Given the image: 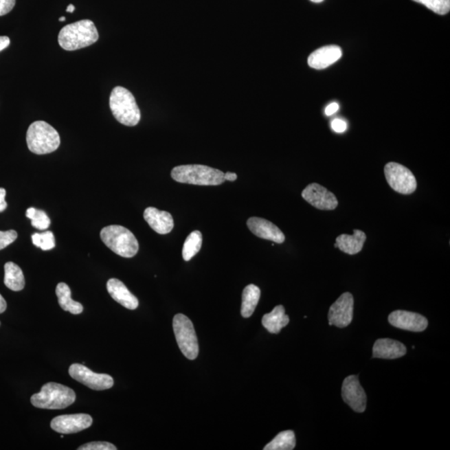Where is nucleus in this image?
<instances>
[{"instance_id": "20", "label": "nucleus", "mask_w": 450, "mask_h": 450, "mask_svg": "<svg viewBox=\"0 0 450 450\" xmlns=\"http://www.w3.org/2000/svg\"><path fill=\"white\" fill-rule=\"evenodd\" d=\"M366 234L362 230L355 229L352 236L349 234H340L336 238L335 247L339 248L342 252L350 256L357 254L361 251L363 244L366 241Z\"/></svg>"}, {"instance_id": "23", "label": "nucleus", "mask_w": 450, "mask_h": 450, "mask_svg": "<svg viewBox=\"0 0 450 450\" xmlns=\"http://www.w3.org/2000/svg\"><path fill=\"white\" fill-rule=\"evenodd\" d=\"M260 289L254 284H249L243 291L241 315L249 318L254 314L260 299Z\"/></svg>"}, {"instance_id": "27", "label": "nucleus", "mask_w": 450, "mask_h": 450, "mask_svg": "<svg viewBox=\"0 0 450 450\" xmlns=\"http://www.w3.org/2000/svg\"><path fill=\"white\" fill-rule=\"evenodd\" d=\"M26 217L31 220V225L35 229L45 230L50 225V218L44 210L30 208L26 211Z\"/></svg>"}, {"instance_id": "17", "label": "nucleus", "mask_w": 450, "mask_h": 450, "mask_svg": "<svg viewBox=\"0 0 450 450\" xmlns=\"http://www.w3.org/2000/svg\"><path fill=\"white\" fill-rule=\"evenodd\" d=\"M144 220L156 233L167 234L174 229L175 223L172 215L166 211L148 207L144 212Z\"/></svg>"}, {"instance_id": "5", "label": "nucleus", "mask_w": 450, "mask_h": 450, "mask_svg": "<svg viewBox=\"0 0 450 450\" xmlns=\"http://www.w3.org/2000/svg\"><path fill=\"white\" fill-rule=\"evenodd\" d=\"M29 150L36 155L50 154L60 147V137L54 127L45 121L30 124L26 135Z\"/></svg>"}, {"instance_id": "31", "label": "nucleus", "mask_w": 450, "mask_h": 450, "mask_svg": "<svg viewBox=\"0 0 450 450\" xmlns=\"http://www.w3.org/2000/svg\"><path fill=\"white\" fill-rule=\"evenodd\" d=\"M17 238L18 234L15 230L0 231V250L8 247Z\"/></svg>"}, {"instance_id": "22", "label": "nucleus", "mask_w": 450, "mask_h": 450, "mask_svg": "<svg viewBox=\"0 0 450 450\" xmlns=\"http://www.w3.org/2000/svg\"><path fill=\"white\" fill-rule=\"evenodd\" d=\"M56 295L62 310L80 315L84 311L83 305L71 298V291L65 283H60L56 287Z\"/></svg>"}, {"instance_id": "40", "label": "nucleus", "mask_w": 450, "mask_h": 450, "mask_svg": "<svg viewBox=\"0 0 450 450\" xmlns=\"http://www.w3.org/2000/svg\"><path fill=\"white\" fill-rule=\"evenodd\" d=\"M311 1L314 2V3H321V2H323L324 0H311Z\"/></svg>"}, {"instance_id": "16", "label": "nucleus", "mask_w": 450, "mask_h": 450, "mask_svg": "<svg viewBox=\"0 0 450 450\" xmlns=\"http://www.w3.org/2000/svg\"><path fill=\"white\" fill-rule=\"evenodd\" d=\"M342 57V49L337 45L322 47L313 52L308 58V64L315 69H324L335 64Z\"/></svg>"}, {"instance_id": "25", "label": "nucleus", "mask_w": 450, "mask_h": 450, "mask_svg": "<svg viewBox=\"0 0 450 450\" xmlns=\"http://www.w3.org/2000/svg\"><path fill=\"white\" fill-rule=\"evenodd\" d=\"M296 440L292 430H286L278 434L271 442L265 446V450H292L295 449Z\"/></svg>"}, {"instance_id": "8", "label": "nucleus", "mask_w": 450, "mask_h": 450, "mask_svg": "<svg viewBox=\"0 0 450 450\" xmlns=\"http://www.w3.org/2000/svg\"><path fill=\"white\" fill-rule=\"evenodd\" d=\"M385 175L390 186L401 194H411L417 189V181L408 168L390 162L385 167Z\"/></svg>"}, {"instance_id": "11", "label": "nucleus", "mask_w": 450, "mask_h": 450, "mask_svg": "<svg viewBox=\"0 0 450 450\" xmlns=\"http://www.w3.org/2000/svg\"><path fill=\"white\" fill-rule=\"evenodd\" d=\"M302 197L305 201L320 210H334L339 205L337 198L332 192L316 183L305 188Z\"/></svg>"}, {"instance_id": "24", "label": "nucleus", "mask_w": 450, "mask_h": 450, "mask_svg": "<svg viewBox=\"0 0 450 450\" xmlns=\"http://www.w3.org/2000/svg\"><path fill=\"white\" fill-rule=\"evenodd\" d=\"M5 284L13 291H21L25 286L22 269L13 262H8L5 265Z\"/></svg>"}, {"instance_id": "1", "label": "nucleus", "mask_w": 450, "mask_h": 450, "mask_svg": "<svg viewBox=\"0 0 450 450\" xmlns=\"http://www.w3.org/2000/svg\"><path fill=\"white\" fill-rule=\"evenodd\" d=\"M99 40V33L93 21L89 19L70 23L58 34V44L67 51L85 48Z\"/></svg>"}, {"instance_id": "29", "label": "nucleus", "mask_w": 450, "mask_h": 450, "mask_svg": "<svg viewBox=\"0 0 450 450\" xmlns=\"http://www.w3.org/2000/svg\"><path fill=\"white\" fill-rule=\"evenodd\" d=\"M427 7L438 14H447L450 10V0H413Z\"/></svg>"}, {"instance_id": "21", "label": "nucleus", "mask_w": 450, "mask_h": 450, "mask_svg": "<svg viewBox=\"0 0 450 450\" xmlns=\"http://www.w3.org/2000/svg\"><path fill=\"white\" fill-rule=\"evenodd\" d=\"M289 323V316L285 315L284 308L282 305H278L262 319L264 327L271 334H278L282 328L288 326Z\"/></svg>"}, {"instance_id": "6", "label": "nucleus", "mask_w": 450, "mask_h": 450, "mask_svg": "<svg viewBox=\"0 0 450 450\" xmlns=\"http://www.w3.org/2000/svg\"><path fill=\"white\" fill-rule=\"evenodd\" d=\"M104 244L113 253L124 258H132L139 251V242L135 234L125 227L109 225L104 227L100 232Z\"/></svg>"}, {"instance_id": "28", "label": "nucleus", "mask_w": 450, "mask_h": 450, "mask_svg": "<svg viewBox=\"0 0 450 450\" xmlns=\"http://www.w3.org/2000/svg\"><path fill=\"white\" fill-rule=\"evenodd\" d=\"M31 238H32L33 244L36 247L44 250V251L56 247V238H54V234L51 231H46V232L41 234L35 233L32 234Z\"/></svg>"}, {"instance_id": "35", "label": "nucleus", "mask_w": 450, "mask_h": 450, "mask_svg": "<svg viewBox=\"0 0 450 450\" xmlns=\"http://www.w3.org/2000/svg\"><path fill=\"white\" fill-rule=\"evenodd\" d=\"M339 105L337 103H331L326 109V115L330 116L339 111Z\"/></svg>"}, {"instance_id": "41", "label": "nucleus", "mask_w": 450, "mask_h": 450, "mask_svg": "<svg viewBox=\"0 0 450 450\" xmlns=\"http://www.w3.org/2000/svg\"><path fill=\"white\" fill-rule=\"evenodd\" d=\"M65 19H66L65 17L63 16V17L60 18V19H58V21H65Z\"/></svg>"}, {"instance_id": "2", "label": "nucleus", "mask_w": 450, "mask_h": 450, "mask_svg": "<svg viewBox=\"0 0 450 450\" xmlns=\"http://www.w3.org/2000/svg\"><path fill=\"white\" fill-rule=\"evenodd\" d=\"M171 176L175 181L195 185L216 186L225 181L224 172L201 164L175 167Z\"/></svg>"}, {"instance_id": "37", "label": "nucleus", "mask_w": 450, "mask_h": 450, "mask_svg": "<svg viewBox=\"0 0 450 450\" xmlns=\"http://www.w3.org/2000/svg\"><path fill=\"white\" fill-rule=\"evenodd\" d=\"M225 180H228V181H236V180L238 179V176L236 174L234 173H231V172H227L226 174H225Z\"/></svg>"}, {"instance_id": "14", "label": "nucleus", "mask_w": 450, "mask_h": 450, "mask_svg": "<svg viewBox=\"0 0 450 450\" xmlns=\"http://www.w3.org/2000/svg\"><path fill=\"white\" fill-rule=\"evenodd\" d=\"M389 322L395 328L412 332H422L428 327V320L425 317L416 313L405 311L391 313Z\"/></svg>"}, {"instance_id": "4", "label": "nucleus", "mask_w": 450, "mask_h": 450, "mask_svg": "<svg viewBox=\"0 0 450 450\" xmlns=\"http://www.w3.org/2000/svg\"><path fill=\"white\" fill-rule=\"evenodd\" d=\"M109 107L113 117L120 124L131 127L139 124L140 111L130 90L120 86L113 89L109 97Z\"/></svg>"}, {"instance_id": "33", "label": "nucleus", "mask_w": 450, "mask_h": 450, "mask_svg": "<svg viewBox=\"0 0 450 450\" xmlns=\"http://www.w3.org/2000/svg\"><path fill=\"white\" fill-rule=\"evenodd\" d=\"M331 127L336 133H344L347 130V123L342 120L335 119L332 121Z\"/></svg>"}, {"instance_id": "7", "label": "nucleus", "mask_w": 450, "mask_h": 450, "mask_svg": "<svg viewBox=\"0 0 450 450\" xmlns=\"http://www.w3.org/2000/svg\"><path fill=\"white\" fill-rule=\"evenodd\" d=\"M173 327L176 340L183 355L190 360L196 359L199 343L193 323L187 316L178 314L174 317Z\"/></svg>"}, {"instance_id": "39", "label": "nucleus", "mask_w": 450, "mask_h": 450, "mask_svg": "<svg viewBox=\"0 0 450 450\" xmlns=\"http://www.w3.org/2000/svg\"><path fill=\"white\" fill-rule=\"evenodd\" d=\"M74 10H76V7H74L72 3H70V5L67 7V10H66V12H68V13H73Z\"/></svg>"}, {"instance_id": "30", "label": "nucleus", "mask_w": 450, "mask_h": 450, "mask_svg": "<svg viewBox=\"0 0 450 450\" xmlns=\"http://www.w3.org/2000/svg\"><path fill=\"white\" fill-rule=\"evenodd\" d=\"M79 450H116L117 448L113 444L104 441L90 442L80 446Z\"/></svg>"}, {"instance_id": "10", "label": "nucleus", "mask_w": 450, "mask_h": 450, "mask_svg": "<svg viewBox=\"0 0 450 450\" xmlns=\"http://www.w3.org/2000/svg\"><path fill=\"white\" fill-rule=\"evenodd\" d=\"M354 297L350 293H344L331 305L328 311V324L338 328L349 326L354 315Z\"/></svg>"}, {"instance_id": "3", "label": "nucleus", "mask_w": 450, "mask_h": 450, "mask_svg": "<svg viewBox=\"0 0 450 450\" xmlns=\"http://www.w3.org/2000/svg\"><path fill=\"white\" fill-rule=\"evenodd\" d=\"M76 392L69 387L58 383H47L40 393L31 397V404L38 409H63L74 404Z\"/></svg>"}, {"instance_id": "32", "label": "nucleus", "mask_w": 450, "mask_h": 450, "mask_svg": "<svg viewBox=\"0 0 450 450\" xmlns=\"http://www.w3.org/2000/svg\"><path fill=\"white\" fill-rule=\"evenodd\" d=\"M16 0H0V16L9 14L14 9Z\"/></svg>"}, {"instance_id": "13", "label": "nucleus", "mask_w": 450, "mask_h": 450, "mask_svg": "<svg viewBox=\"0 0 450 450\" xmlns=\"http://www.w3.org/2000/svg\"><path fill=\"white\" fill-rule=\"evenodd\" d=\"M92 424L93 418L89 414H65L53 418L50 427L57 433L69 434L83 431Z\"/></svg>"}, {"instance_id": "34", "label": "nucleus", "mask_w": 450, "mask_h": 450, "mask_svg": "<svg viewBox=\"0 0 450 450\" xmlns=\"http://www.w3.org/2000/svg\"><path fill=\"white\" fill-rule=\"evenodd\" d=\"M6 190L0 188V212H3L7 208V203L5 201Z\"/></svg>"}, {"instance_id": "12", "label": "nucleus", "mask_w": 450, "mask_h": 450, "mask_svg": "<svg viewBox=\"0 0 450 450\" xmlns=\"http://www.w3.org/2000/svg\"><path fill=\"white\" fill-rule=\"evenodd\" d=\"M342 398L355 412H365L367 396L365 390L360 385L357 375H350L344 379L342 385Z\"/></svg>"}, {"instance_id": "19", "label": "nucleus", "mask_w": 450, "mask_h": 450, "mask_svg": "<svg viewBox=\"0 0 450 450\" xmlns=\"http://www.w3.org/2000/svg\"><path fill=\"white\" fill-rule=\"evenodd\" d=\"M405 344L390 339H378L373 347V358L394 359L406 355Z\"/></svg>"}, {"instance_id": "26", "label": "nucleus", "mask_w": 450, "mask_h": 450, "mask_svg": "<svg viewBox=\"0 0 450 450\" xmlns=\"http://www.w3.org/2000/svg\"><path fill=\"white\" fill-rule=\"evenodd\" d=\"M203 236L201 232L195 230L187 237L183 247V258L185 261H190L196 256L201 249Z\"/></svg>"}, {"instance_id": "15", "label": "nucleus", "mask_w": 450, "mask_h": 450, "mask_svg": "<svg viewBox=\"0 0 450 450\" xmlns=\"http://www.w3.org/2000/svg\"><path fill=\"white\" fill-rule=\"evenodd\" d=\"M248 228L257 237L283 244L285 236L278 227L265 218L251 217L247 221Z\"/></svg>"}, {"instance_id": "38", "label": "nucleus", "mask_w": 450, "mask_h": 450, "mask_svg": "<svg viewBox=\"0 0 450 450\" xmlns=\"http://www.w3.org/2000/svg\"><path fill=\"white\" fill-rule=\"evenodd\" d=\"M7 308V303L5 299H3V297L0 295V314H2V313L5 312Z\"/></svg>"}, {"instance_id": "18", "label": "nucleus", "mask_w": 450, "mask_h": 450, "mask_svg": "<svg viewBox=\"0 0 450 450\" xmlns=\"http://www.w3.org/2000/svg\"><path fill=\"white\" fill-rule=\"evenodd\" d=\"M107 291L113 300L128 310L134 311L139 306V300L125 286L123 282L111 279L107 282Z\"/></svg>"}, {"instance_id": "9", "label": "nucleus", "mask_w": 450, "mask_h": 450, "mask_svg": "<svg viewBox=\"0 0 450 450\" xmlns=\"http://www.w3.org/2000/svg\"><path fill=\"white\" fill-rule=\"evenodd\" d=\"M69 373L76 381L93 390H109L113 385V379L111 375L95 373L80 363H74L70 366Z\"/></svg>"}, {"instance_id": "36", "label": "nucleus", "mask_w": 450, "mask_h": 450, "mask_svg": "<svg viewBox=\"0 0 450 450\" xmlns=\"http://www.w3.org/2000/svg\"><path fill=\"white\" fill-rule=\"evenodd\" d=\"M10 45V40L7 36H0V51L5 49Z\"/></svg>"}]
</instances>
